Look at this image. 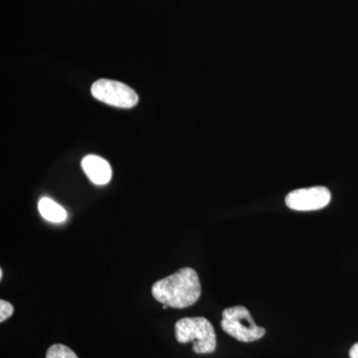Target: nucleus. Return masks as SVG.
<instances>
[{
	"mask_svg": "<svg viewBox=\"0 0 358 358\" xmlns=\"http://www.w3.org/2000/svg\"><path fill=\"white\" fill-rule=\"evenodd\" d=\"M152 296L162 305L185 308L194 305L201 296V284L196 271L182 268L174 274L155 282Z\"/></svg>",
	"mask_w": 358,
	"mask_h": 358,
	"instance_id": "nucleus-1",
	"label": "nucleus"
},
{
	"mask_svg": "<svg viewBox=\"0 0 358 358\" xmlns=\"http://www.w3.org/2000/svg\"><path fill=\"white\" fill-rule=\"evenodd\" d=\"M176 341L180 343H192L193 352L208 355L215 352L216 334L211 322L205 317H185L174 327Z\"/></svg>",
	"mask_w": 358,
	"mask_h": 358,
	"instance_id": "nucleus-2",
	"label": "nucleus"
},
{
	"mask_svg": "<svg viewBox=\"0 0 358 358\" xmlns=\"http://www.w3.org/2000/svg\"><path fill=\"white\" fill-rule=\"evenodd\" d=\"M221 327L226 334L241 343L258 341L266 334V329L257 326L249 310L242 306H235L223 310Z\"/></svg>",
	"mask_w": 358,
	"mask_h": 358,
	"instance_id": "nucleus-3",
	"label": "nucleus"
},
{
	"mask_svg": "<svg viewBox=\"0 0 358 358\" xmlns=\"http://www.w3.org/2000/svg\"><path fill=\"white\" fill-rule=\"evenodd\" d=\"M91 93L100 102L122 109H131L138 102V94L131 87L113 80H98L92 85Z\"/></svg>",
	"mask_w": 358,
	"mask_h": 358,
	"instance_id": "nucleus-4",
	"label": "nucleus"
},
{
	"mask_svg": "<svg viewBox=\"0 0 358 358\" xmlns=\"http://www.w3.org/2000/svg\"><path fill=\"white\" fill-rule=\"evenodd\" d=\"M331 200V192L327 187L315 186L289 192L285 202L292 210L313 211L324 208Z\"/></svg>",
	"mask_w": 358,
	"mask_h": 358,
	"instance_id": "nucleus-5",
	"label": "nucleus"
},
{
	"mask_svg": "<svg viewBox=\"0 0 358 358\" xmlns=\"http://www.w3.org/2000/svg\"><path fill=\"white\" fill-rule=\"evenodd\" d=\"M82 169L90 180L96 185H107L112 178L109 162L98 155H90L82 160Z\"/></svg>",
	"mask_w": 358,
	"mask_h": 358,
	"instance_id": "nucleus-6",
	"label": "nucleus"
},
{
	"mask_svg": "<svg viewBox=\"0 0 358 358\" xmlns=\"http://www.w3.org/2000/svg\"><path fill=\"white\" fill-rule=\"evenodd\" d=\"M38 209L42 217L50 222L60 223L67 218V212L65 209L47 197L40 199Z\"/></svg>",
	"mask_w": 358,
	"mask_h": 358,
	"instance_id": "nucleus-7",
	"label": "nucleus"
},
{
	"mask_svg": "<svg viewBox=\"0 0 358 358\" xmlns=\"http://www.w3.org/2000/svg\"><path fill=\"white\" fill-rule=\"evenodd\" d=\"M46 358H78L76 353L64 345H54L47 350Z\"/></svg>",
	"mask_w": 358,
	"mask_h": 358,
	"instance_id": "nucleus-8",
	"label": "nucleus"
},
{
	"mask_svg": "<svg viewBox=\"0 0 358 358\" xmlns=\"http://www.w3.org/2000/svg\"><path fill=\"white\" fill-rule=\"evenodd\" d=\"M13 313L14 308L10 303L4 300L0 301V322H6L13 315Z\"/></svg>",
	"mask_w": 358,
	"mask_h": 358,
	"instance_id": "nucleus-9",
	"label": "nucleus"
},
{
	"mask_svg": "<svg viewBox=\"0 0 358 358\" xmlns=\"http://www.w3.org/2000/svg\"><path fill=\"white\" fill-rule=\"evenodd\" d=\"M350 358H358V343L352 345V348L350 350Z\"/></svg>",
	"mask_w": 358,
	"mask_h": 358,
	"instance_id": "nucleus-10",
	"label": "nucleus"
},
{
	"mask_svg": "<svg viewBox=\"0 0 358 358\" xmlns=\"http://www.w3.org/2000/svg\"><path fill=\"white\" fill-rule=\"evenodd\" d=\"M2 275H3V271H2V268H0V280L2 279Z\"/></svg>",
	"mask_w": 358,
	"mask_h": 358,
	"instance_id": "nucleus-11",
	"label": "nucleus"
}]
</instances>
